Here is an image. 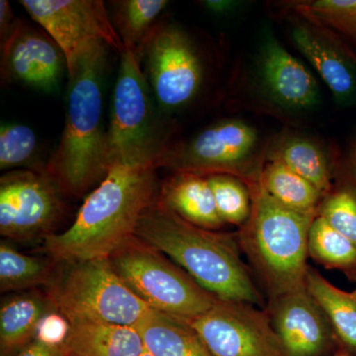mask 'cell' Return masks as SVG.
I'll return each mask as SVG.
<instances>
[{"mask_svg": "<svg viewBox=\"0 0 356 356\" xmlns=\"http://www.w3.org/2000/svg\"><path fill=\"white\" fill-rule=\"evenodd\" d=\"M112 24L124 49L136 51L143 58L145 46L159 24L165 0H119L110 2Z\"/></svg>", "mask_w": 356, "mask_h": 356, "instance_id": "22", "label": "cell"}, {"mask_svg": "<svg viewBox=\"0 0 356 356\" xmlns=\"http://www.w3.org/2000/svg\"><path fill=\"white\" fill-rule=\"evenodd\" d=\"M255 81L264 97L285 111H310L320 103L316 77L273 35L266 34L259 47Z\"/></svg>", "mask_w": 356, "mask_h": 356, "instance_id": "14", "label": "cell"}, {"mask_svg": "<svg viewBox=\"0 0 356 356\" xmlns=\"http://www.w3.org/2000/svg\"><path fill=\"white\" fill-rule=\"evenodd\" d=\"M17 20V18L14 16L10 3L7 0H1L0 1V40H1V44L8 38Z\"/></svg>", "mask_w": 356, "mask_h": 356, "instance_id": "32", "label": "cell"}, {"mask_svg": "<svg viewBox=\"0 0 356 356\" xmlns=\"http://www.w3.org/2000/svg\"><path fill=\"white\" fill-rule=\"evenodd\" d=\"M47 285L51 303L70 322L135 327L153 309L134 294L109 259L58 264Z\"/></svg>", "mask_w": 356, "mask_h": 356, "instance_id": "6", "label": "cell"}, {"mask_svg": "<svg viewBox=\"0 0 356 356\" xmlns=\"http://www.w3.org/2000/svg\"><path fill=\"white\" fill-rule=\"evenodd\" d=\"M14 356H63V350L34 339Z\"/></svg>", "mask_w": 356, "mask_h": 356, "instance_id": "33", "label": "cell"}, {"mask_svg": "<svg viewBox=\"0 0 356 356\" xmlns=\"http://www.w3.org/2000/svg\"><path fill=\"white\" fill-rule=\"evenodd\" d=\"M334 356H353V355H346V353H339V355H337Z\"/></svg>", "mask_w": 356, "mask_h": 356, "instance_id": "37", "label": "cell"}, {"mask_svg": "<svg viewBox=\"0 0 356 356\" xmlns=\"http://www.w3.org/2000/svg\"><path fill=\"white\" fill-rule=\"evenodd\" d=\"M63 197L44 172L8 170L0 179V234L21 242L44 240L64 214Z\"/></svg>", "mask_w": 356, "mask_h": 356, "instance_id": "11", "label": "cell"}, {"mask_svg": "<svg viewBox=\"0 0 356 356\" xmlns=\"http://www.w3.org/2000/svg\"><path fill=\"white\" fill-rule=\"evenodd\" d=\"M156 163H116L84 198L70 228L44 240L55 264L109 259L131 236L159 188Z\"/></svg>", "mask_w": 356, "mask_h": 356, "instance_id": "1", "label": "cell"}, {"mask_svg": "<svg viewBox=\"0 0 356 356\" xmlns=\"http://www.w3.org/2000/svg\"><path fill=\"white\" fill-rule=\"evenodd\" d=\"M107 48L100 46L89 51L70 76L64 130L44 168L67 197H83L110 170L102 113V72Z\"/></svg>", "mask_w": 356, "mask_h": 356, "instance_id": "3", "label": "cell"}, {"mask_svg": "<svg viewBox=\"0 0 356 356\" xmlns=\"http://www.w3.org/2000/svg\"><path fill=\"white\" fill-rule=\"evenodd\" d=\"M63 346L67 356H140L146 350L139 332L127 325L70 322Z\"/></svg>", "mask_w": 356, "mask_h": 356, "instance_id": "18", "label": "cell"}, {"mask_svg": "<svg viewBox=\"0 0 356 356\" xmlns=\"http://www.w3.org/2000/svg\"><path fill=\"white\" fill-rule=\"evenodd\" d=\"M294 13L289 26L293 44L329 88L337 104H353L356 100V51L334 30Z\"/></svg>", "mask_w": 356, "mask_h": 356, "instance_id": "13", "label": "cell"}, {"mask_svg": "<svg viewBox=\"0 0 356 356\" xmlns=\"http://www.w3.org/2000/svg\"><path fill=\"white\" fill-rule=\"evenodd\" d=\"M348 163H350L351 172L356 182V138L351 145L350 154H348Z\"/></svg>", "mask_w": 356, "mask_h": 356, "instance_id": "35", "label": "cell"}, {"mask_svg": "<svg viewBox=\"0 0 356 356\" xmlns=\"http://www.w3.org/2000/svg\"><path fill=\"white\" fill-rule=\"evenodd\" d=\"M53 308L48 294L35 290L3 300L0 307V355L14 356L34 341L40 321Z\"/></svg>", "mask_w": 356, "mask_h": 356, "instance_id": "19", "label": "cell"}, {"mask_svg": "<svg viewBox=\"0 0 356 356\" xmlns=\"http://www.w3.org/2000/svg\"><path fill=\"white\" fill-rule=\"evenodd\" d=\"M72 323L58 309L53 308L44 314L37 327L34 339L41 343L63 348L69 337Z\"/></svg>", "mask_w": 356, "mask_h": 356, "instance_id": "31", "label": "cell"}, {"mask_svg": "<svg viewBox=\"0 0 356 356\" xmlns=\"http://www.w3.org/2000/svg\"><path fill=\"white\" fill-rule=\"evenodd\" d=\"M306 289L324 312L337 337L356 350V290L344 291L309 267Z\"/></svg>", "mask_w": 356, "mask_h": 356, "instance_id": "24", "label": "cell"}, {"mask_svg": "<svg viewBox=\"0 0 356 356\" xmlns=\"http://www.w3.org/2000/svg\"><path fill=\"white\" fill-rule=\"evenodd\" d=\"M135 236L170 257L217 299L261 304L234 236L185 221L159 196L140 216Z\"/></svg>", "mask_w": 356, "mask_h": 356, "instance_id": "2", "label": "cell"}, {"mask_svg": "<svg viewBox=\"0 0 356 356\" xmlns=\"http://www.w3.org/2000/svg\"><path fill=\"white\" fill-rule=\"evenodd\" d=\"M187 322L214 356H287L270 316L252 304L218 299Z\"/></svg>", "mask_w": 356, "mask_h": 356, "instance_id": "12", "label": "cell"}, {"mask_svg": "<svg viewBox=\"0 0 356 356\" xmlns=\"http://www.w3.org/2000/svg\"><path fill=\"white\" fill-rule=\"evenodd\" d=\"M38 139L31 128L22 124H2L0 128V170L21 166L32 168L36 159Z\"/></svg>", "mask_w": 356, "mask_h": 356, "instance_id": "29", "label": "cell"}, {"mask_svg": "<svg viewBox=\"0 0 356 356\" xmlns=\"http://www.w3.org/2000/svg\"><path fill=\"white\" fill-rule=\"evenodd\" d=\"M67 62L64 53L47 34L18 19L1 44V74L16 81L51 92L58 88Z\"/></svg>", "mask_w": 356, "mask_h": 356, "instance_id": "15", "label": "cell"}, {"mask_svg": "<svg viewBox=\"0 0 356 356\" xmlns=\"http://www.w3.org/2000/svg\"><path fill=\"white\" fill-rule=\"evenodd\" d=\"M266 159H278L305 178L324 196L332 191V166L318 143L302 135H285L266 152Z\"/></svg>", "mask_w": 356, "mask_h": 356, "instance_id": "21", "label": "cell"}, {"mask_svg": "<svg viewBox=\"0 0 356 356\" xmlns=\"http://www.w3.org/2000/svg\"><path fill=\"white\" fill-rule=\"evenodd\" d=\"M53 264L22 254L9 243L1 242L0 290L1 292L23 291L48 285L55 271Z\"/></svg>", "mask_w": 356, "mask_h": 356, "instance_id": "25", "label": "cell"}, {"mask_svg": "<svg viewBox=\"0 0 356 356\" xmlns=\"http://www.w3.org/2000/svg\"><path fill=\"white\" fill-rule=\"evenodd\" d=\"M140 356H154L153 353H149V350H145Z\"/></svg>", "mask_w": 356, "mask_h": 356, "instance_id": "36", "label": "cell"}, {"mask_svg": "<svg viewBox=\"0 0 356 356\" xmlns=\"http://www.w3.org/2000/svg\"><path fill=\"white\" fill-rule=\"evenodd\" d=\"M269 316L287 356H318L329 343V320L306 287L273 298Z\"/></svg>", "mask_w": 356, "mask_h": 356, "instance_id": "16", "label": "cell"}, {"mask_svg": "<svg viewBox=\"0 0 356 356\" xmlns=\"http://www.w3.org/2000/svg\"><path fill=\"white\" fill-rule=\"evenodd\" d=\"M143 58L149 88L163 111H180L197 98L205 69L195 44L179 26L159 22Z\"/></svg>", "mask_w": 356, "mask_h": 356, "instance_id": "9", "label": "cell"}, {"mask_svg": "<svg viewBox=\"0 0 356 356\" xmlns=\"http://www.w3.org/2000/svg\"><path fill=\"white\" fill-rule=\"evenodd\" d=\"M159 199L178 216L200 228L215 231L225 224L206 175L175 172L159 187Z\"/></svg>", "mask_w": 356, "mask_h": 356, "instance_id": "17", "label": "cell"}, {"mask_svg": "<svg viewBox=\"0 0 356 356\" xmlns=\"http://www.w3.org/2000/svg\"><path fill=\"white\" fill-rule=\"evenodd\" d=\"M252 208L238 242L273 298L306 287L309 234L318 214L285 207L259 184L250 185Z\"/></svg>", "mask_w": 356, "mask_h": 356, "instance_id": "4", "label": "cell"}, {"mask_svg": "<svg viewBox=\"0 0 356 356\" xmlns=\"http://www.w3.org/2000/svg\"><path fill=\"white\" fill-rule=\"evenodd\" d=\"M135 329L154 356H214L184 318L152 310Z\"/></svg>", "mask_w": 356, "mask_h": 356, "instance_id": "20", "label": "cell"}, {"mask_svg": "<svg viewBox=\"0 0 356 356\" xmlns=\"http://www.w3.org/2000/svg\"><path fill=\"white\" fill-rule=\"evenodd\" d=\"M259 184L277 202L305 214H318L323 194L278 159H266Z\"/></svg>", "mask_w": 356, "mask_h": 356, "instance_id": "23", "label": "cell"}, {"mask_svg": "<svg viewBox=\"0 0 356 356\" xmlns=\"http://www.w3.org/2000/svg\"><path fill=\"white\" fill-rule=\"evenodd\" d=\"M201 4L209 13L216 15H227L234 13L238 7L242 6V2L229 1V0H206L200 1Z\"/></svg>", "mask_w": 356, "mask_h": 356, "instance_id": "34", "label": "cell"}, {"mask_svg": "<svg viewBox=\"0 0 356 356\" xmlns=\"http://www.w3.org/2000/svg\"><path fill=\"white\" fill-rule=\"evenodd\" d=\"M293 11L334 30L356 48V0H307L291 2Z\"/></svg>", "mask_w": 356, "mask_h": 356, "instance_id": "27", "label": "cell"}, {"mask_svg": "<svg viewBox=\"0 0 356 356\" xmlns=\"http://www.w3.org/2000/svg\"><path fill=\"white\" fill-rule=\"evenodd\" d=\"M20 4L60 47L69 76L81 58L97 47L124 50L102 0H21Z\"/></svg>", "mask_w": 356, "mask_h": 356, "instance_id": "10", "label": "cell"}, {"mask_svg": "<svg viewBox=\"0 0 356 356\" xmlns=\"http://www.w3.org/2000/svg\"><path fill=\"white\" fill-rule=\"evenodd\" d=\"M308 248L316 261L356 280V245L318 215L312 224Z\"/></svg>", "mask_w": 356, "mask_h": 356, "instance_id": "26", "label": "cell"}, {"mask_svg": "<svg viewBox=\"0 0 356 356\" xmlns=\"http://www.w3.org/2000/svg\"><path fill=\"white\" fill-rule=\"evenodd\" d=\"M109 261L129 289L153 310L189 321L216 304V297L184 269L138 236L129 238Z\"/></svg>", "mask_w": 356, "mask_h": 356, "instance_id": "7", "label": "cell"}, {"mask_svg": "<svg viewBox=\"0 0 356 356\" xmlns=\"http://www.w3.org/2000/svg\"><path fill=\"white\" fill-rule=\"evenodd\" d=\"M140 60L129 49L121 53L107 129L110 168L116 163H156L161 168L178 143L154 113V95Z\"/></svg>", "mask_w": 356, "mask_h": 356, "instance_id": "5", "label": "cell"}, {"mask_svg": "<svg viewBox=\"0 0 356 356\" xmlns=\"http://www.w3.org/2000/svg\"><path fill=\"white\" fill-rule=\"evenodd\" d=\"M63 356H67V355H65V353H64V351H63Z\"/></svg>", "mask_w": 356, "mask_h": 356, "instance_id": "38", "label": "cell"}, {"mask_svg": "<svg viewBox=\"0 0 356 356\" xmlns=\"http://www.w3.org/2000/svg\"><path fill=\"white\" fill-rule=\"evenodd\" d=\"M266 161L261 135L241 119H224L177 143L161 168L201 175H229L248 185L257 184Z\"/></svg>", "mask_w": 356, "mask_h": 356, "instance_id": "8", "label": "cell"}, {"mask_svg": "<svg viewBox=\"0 0 356 356\" xmlns=\"http://www.w3.org/2000/svg\"><path fill=\"white\" fill-rule=\"evenodd\" d=\"M318 216L356 245V188L343 186L327 195Z\"/></svg>", "mask_w": 356, "mask_h": 356, "instance_id": "30", "label": "cell"}, {"mask_svg": "<svg viewBox=\"0 0 356 356\" xmlns=\"http://www.w3.org/2000/svg\"><path fill=\"white\" fill-rule=\"evenodd\" d=\"M218 214L225 224L243 226L252 208V192L241 178L229 175H208Z\"/></svg>", "mask_w": 356, "mask_h": 356, "instance_id": "28", "label": "cell"}]
</instances>
